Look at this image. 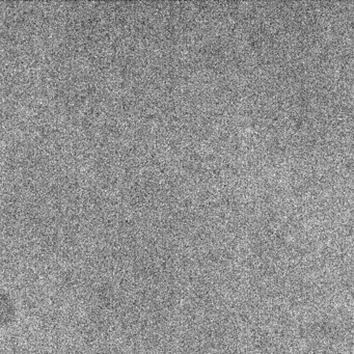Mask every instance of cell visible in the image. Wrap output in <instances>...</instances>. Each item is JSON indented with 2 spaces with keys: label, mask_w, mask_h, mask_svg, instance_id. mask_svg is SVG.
I'll use <instances>...</instances> for the list:
<instances>
[]
</instances>
